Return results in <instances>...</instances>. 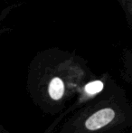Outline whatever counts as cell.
<instances>
[{"instance_id": "4", "label": "cell", "mask_w": 132, "mask_h": 133, "mask_svg": "<svg viewBox=\"0 0 132 133\" xmlns=\"http://www.w3.org/2000/svg\"><path fill=\"white\" fill-rule=\"evenodd\" d=\"M128 10H129V14L132 16V2H129V5H128Z\"/></svg>"}, {"instance_id": "3", "label": "cell", "mask_w": 132, "mask_h": 133, "mask_svg": "<svg viewBox=\"0 0 132 133\" xmlns=\"http://www.w3.org/2000/svg\"><path fill=\"white\" fill-rule=\"evenodd\" d=\"M102 89H103V82L100 81H94V82H89L85 86V91L91 95H94L102 91Z\"/></svg>"}, {"instance_id": "1", "label": "cell", "mask_w": 132, "mask_h": 133, "mask_svg": "<svg viewBox=\"0 0 132 133\" xmlns=\"http://www.w3.org/2000/svg\"><path fill=\"white\" fill-rule=\"evenodd\" d=\"M115 117L112 109L105 108L93 113L85 122V126L90 130H96L109 124Z\"/></svg>"}, {"instance_id": "2", "label": "cell", "mask_w": 132, "mask_h": 133, "mask_svg": "<svg viewBox=\"0 0 132 133\" xmlns=\"http://www.w3.org/2000/svg\"><path fill=\"white\" fill-rule=\"evenodd\" d=\"M48 92L53 100L58 101L64 93V83L60 77H53L48 87Z\"/></svg>"}, {"instance_id": "5", "label": "cell", "mask_w": 132, "mask_h": 133, "mask_svg": "<svg viewBox=\"0 0 132 133\" xmlns=\"http://www.w3.org/2000/svg\"><path fill=\"white\" fill-rule=\"evenodd\" d=\"M128 2H132V0H127Z\"/></svg>"}]
</instances>
